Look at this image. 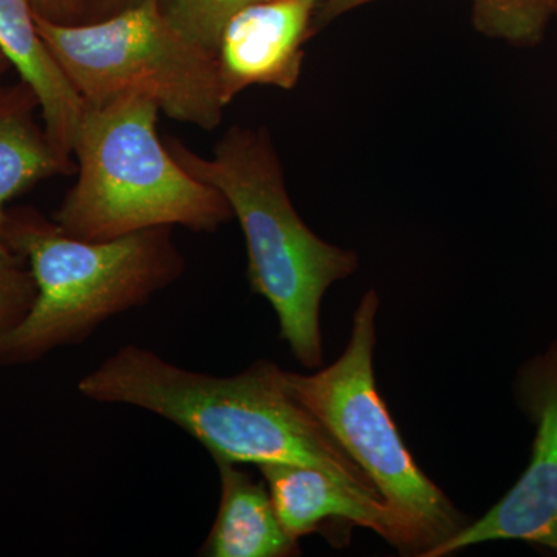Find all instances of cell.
Segmentation results:
<instances>
[{"mask_svg":"<svg viewBox=\"0 0 557 557\" xmlns=\"http://www.w3.org/2000/svg\"><path fill=\"white\" fill-rule=\"evenodd\" d=\"M379 307V295L369 289L355 310L344 354L311 375L282 370V384L417 531L428 553L467 525V518L418 467L381 398L373 372Z\"/></svg>","mask_w":557,"mask_h":557,"instance_id":"obj_6","label":"cell"},{"mask_svg":"<svg viewBox=\"0 0 557 557\" xmlns=\"http://www.w3.org/2000/svg\"><path fill=\"white\" fill-rule=\"evenodd\" d=\"M278 522L288 536L300 541L324 534L335 547L348 542L354 527L369 528L401 553L421 556L424 544L386 502L364 500L341 483L300 465H260Z\"/></svg>","mask_w":557,"mask_h":557,"instance_id":"obj_9","label":"cell"},{"mask_svg":"<svg viewBox=\"0 0 557 557\" xmlns=\"http://www.w3.org/2000/svg\"><path fill=\"white\" fill-rule=\"evenodd\" d=\"M2 242L25 260L38 293L27 317L0 338V368L84 343L102 322L149 304L186 269L171 226L83 240L38 209L16 207L5 209Z\"/></svg>","mask_w":557,"mask_h":557,"instance_id":"obj_3","label":"cell"},{"mask_svg":"<svg viewBox=\"0 0 557 557\" xmlns=\"http://www.w3.org/2000/svg\"><path fill=\"white\" fill-rule=\"evenodd\" d=\"M36 293L35 278L25 260L0 242V338L27 317Z\"/></svg>","mask_w":557,"mask_h":557,"instance_id":"obj_15","label":"cell"},{"mask_svg":"<svg viewBox=\"0 0 557 557\" xmlns=\"http://www.w3.org/2000/svg\"><path fill=\"white\" fill-rule=\"evenodd\" d=\"M220 504L214 525L201 545L207 557H288L299 555V541L278 522L269 487L239 465L215 461Z\"/></svg>","mask_w":557,"mask_h":557,"instance_id":"obj_11","label":"cell"},{"mask_svg":"<svg viewBox=\"0 0 557 557\" xmlns=\"http://www.w3.org/2000/svg\"><path fill=\"white\" fill-rule=\"evenodd\" d=\"M40 101L30 84L0 87V242L7 203L42 180L75 171L72 159L54 148L36 115Z\"/></svg>","mask_w":557,"mask_h":557,"instance_id":"obj_12","label":"cell"},{"mask_svg":"<svg viewBox=\"0 0 557 557\" xmlns=\"http://www.w3.org/2000/svg\"><path fill=\"white\" fill-rule=\"evenodd\" d=\"M263 0H160L161 10L186 38L215 54L231 17Z\"/></svg>","mask_w":557,"mask_h":557,"instance_id":"obj_14","label":"cell"},{"mask_svg":"<svg viewBox=\"0 0 557 557\" xmlns=\"http://www.w3.org/2000/svg\"><path fill=\"white\" fill-rule=\"evenodd\" d=\"M516 388L519 405L536 429L530 463L483 518L423 557L449 556L494 541L527 542L557 555V341L522 366Z\"/></svg>","mask_w":557,"mask_h":557,"instance_id":"obj_7","label":"cell"},{"mask_svg":"<svg viewBox=\"0 0 557 557\" xmlns=\"http://www.w3.org/2000/svg\"><path fill=\"white\" fill-rule=\"evenodd\" d=\"M33 11L40 17L58 24H76L78 0H28Z\"/></svg>","mask_w":557,"mask_h":557,"instance_id":"obj_17","label":"cell"},{"mask_svg":"<svg viewBox=\"0 0 557 557\" xmlns=\"http://www.w3.org/2000/svg\"><path fill=\"white\" fill-rule=\"evenodd\" d=\"M36 28L87 106L145 95L160 112L203 131L218 129L226 104L215 54L186 38L146 0L106 20L58 24L35 14Z\"/></svg>","mask_w":557,"mask_h":557,"instance_id":"obj_5","label":"cell"},{"mask_svg":"<svg viewBox=\"0 0 557 557\" xmlns=\"http://www.w3.org/2000/svg\"><path fill=\"white\" fill-rule=\"evenodd\" d=\"M553 5H555V11H556V14H557V0H553Z\"/></svg>","mask_w":557,"mask_h":557,"instance_id":"obj_19","label":"cell"},{"mask_svg":"<svg viewBox=\"0 0 557 557\" xmlns=\"http://www.w3.org/2000/svg\"><path fill=\"white\" fill-rule=\"evenodd\" d=\"M376 0H321L317 28L341 14ZM472 24L487 38L512 46H536L544 38L549 20L556 16L553 0H471Z\"/></svg>","mask_w":557,"mask_h":557,"instance_id":"obj_13","label":"cell"},{"mask_svg":"<svg viewBox=\"0 0 557 557\" xmlns=\"http://www.w3.org/2000/svg\"><path fill=\"white\" fill-rule=\"evenodd\" d=\"M160 109L145 95L87 106L73 141L78 178L53 219L69 236L112 240L159 226L214 233L228 201L193 177L157 132Z\"/></svg>","mask_w":557,"mask_h":557,"instance_id":"obj_4","label":"cell"},{"mask_svg":"<svg viewBox=\"0 0 557 557\" xmlns=\"http://www.w3.org/2000/svg\"><path fill=\"white\" fill-rule=\"evenodd\" d=\"M319 3L321 0H263L231 17L215 50L226 106L249 87L292 90L298 86L304 46L317 30Z\"/></svg>","mask_w":557,"mask_h":557,"instance_id":"obj_8","label":"cell"},{"mask_svg":"<svg viewBox=\"0 0 557 557\" xmlns=\"http://www.w3.org/2000/svg\"><path fill=\"white\" fill-rule=\"evenodd\" d=\"M11 67H13V64H11L9 57L0 49V87L3 86V76L9 73Z\"/></svg>","mask_w":557,"mask_h":557,"instance_id":"obj_18","label":"cell"},{"mask_svg":"<svg viewBox=\"0 0 557 557\" xmlns=\"http://www.w3.org/2000/svg\"><path fill=\"white\" fill-rule=\"evenodd\" d=\"M143 2L146 0H78L76 24L106 20Z\"/></svg>","mask_w":557,"mask_h":557,"instance_id":"obj_16","label":"cell"},{"mask_svg":"<svg viewBox=\"0 0 557 557\" xmlns=\"http://www.w3.org/2000/svg\"><path fill=\"white\" fill-rule=\"evenodd\" d=\"M0 49L38 95L44 127L54 148L72 159L86 102L40 38L28 0H0Z\"/></svg>","mask_w":557,"mask_h":557,"instance_id":"obj_10","label":"cell"},{"mask_svg":"<svg viewBox=\"0 0 557 557\" xmlns=\"http://www.w3.org/2000/svg\"><path fill=\"white\" fill-rule=\"evenodd\" d=\"M97 403L149 410L193 435L214 461L300 465L325 472L355 496L384 502L364 471L282 384L274 362L233 376L178 368L148 348L124 346L78 383Z\"/></svg>","mask_w":557,"mask_h":557,"instance_id":"obj_1","label":"cell"},{"mask_svg":"<svg viewBox=\"0 0 557 557\" xmlns=\"http://www.w3.org/2000/svg\"><path fill=\"white\" fill-rule=\"evenodd\" d=\"M164 143L183 170L228 201L247 244L249 288L276 311L293 357L304 368H321L322 299L335 282L358 270L357 252L322 240L300 219L263 127L231 126L209 159L177 138Z\"/></svg>","mask_w":557,"mask_h":557,"instance_id":"obj_2","label":"cell"}]
</instances>
